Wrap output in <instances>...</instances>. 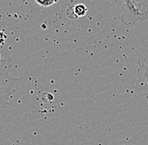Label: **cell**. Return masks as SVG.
<instances>
[{
	"instance_id": "1",
	"label": "cell",
	"mask_w": 148,
	"mask_h": 145,
	"mask_svg": "<svg viewBox=\"0 0 148 145\" xmlns=\"http://www.w3.org/2000/svg\"><path fill=\"white\" fill-rule=\"evenodd\" d=\"M138 72L136 89L142 97H148V49L138 58Z\"/></svg>"
},
{
	"instance_id": "5",
	"label": "cell",
	"mask_w": 148,
	"mask_h": 145,
	"mask_svg": "<svg viewBox=\"0 0 148 145\" xmlns=\"http://www.w3.org/2000/svg\"><path fill=\"white\" fill-rule=\"evenodd\" d=\"M35 1L42 7H50L58 2V0H35Z\"/></svg>"
},
{
	"instance_id": "2",
	"label": "cell",
	"mask_w": 148,
	"mask_h": 145,
	"mask_svg": "<svg viewBox=\"0 0 148 145\" xmlns=\"http://www.w3.org/2000/svg\"><path fill=\"white\" fill-rule=\"evenodd\" d=\"M122 10H123V14L121 15L120 20L125 25L130 27L138 22L136 12L134 9L130 0H124Z\"/></svg>"
},
{
	"instance_id": "4",
	"label": "cell",
	"mask_w": 148,
	"mask_h": 145,
	"mask_svg": "<svg viewBox=\"0 0 148 145\" xmlns=\"http://www.w3.org/2000/svg\"><path fill=\"white\" fill-rule=\"evenodd\" d=\"M73 10L75 14H76V16L77 18L83 17V16H84L87 14V12H88L87 7L84 4H83V3H78V4L73 6Z\"/></svg>"
},
{
	"instance_id": "3",
	"label": "cell",
	"mask_w": 148,
	"mask_h": 145,
	"mask_svg": "<svg viewBox=\"0 0 148 145\" xmlns=\"http://www.w3.org/2000/svg\"><path fill=\"white\" fill-rule=\"evenodd\" d=\"M136 12L137 19L144 21L148 18V0H130Z\"/></svg>"
}]
</instances>
